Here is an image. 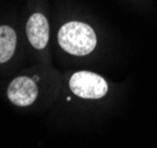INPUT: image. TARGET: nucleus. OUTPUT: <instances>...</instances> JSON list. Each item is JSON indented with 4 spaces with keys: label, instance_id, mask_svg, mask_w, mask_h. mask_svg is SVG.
I'll return each mask as SVG.
<instances>
[{
    "label": "nucleus",
    "instance_id": "nucleus-1",
    "mask_svg": "<svg viewBox=\"0 0 157 148\" xmlns=\"http://www.w3.org/2000/svg\"><path fill=\"white\" fill-rule=\"evenodd\" d=\"M58 43L67 54L85 56L94 51L97 38L90 25L79 22H70L60 27L58 32Z\"/></svg>",
    "mask_w": 157,
    "mask_h": 148
},
{
    "label": "nucleus",
    "instance_id": "nucleus-3",
    "mask_svg": "<svg viewBox=\"0 0 157 148\" xmlns=\"http://www.w3.org/2000/svg\"><path fill=\"white\" fill-rule=\"evenodd\" d=\"M10 101L18 107H27L36 101L38 89L34 81L29 77H17L13 79L7 89Z\"/></svg>",
    "mask_w": 157,
    "mask_h": 148
},
{
    "label": "nucleus",
    "instance_id": "nucleus-5",
    "mask_svg": "<svg viewBox=\"0 0 157 148\" xmlns=\"http://www.w3.org/2000/svg\"><path fill=\"white\" fill-rule=\"evenodd\" d=\"M17 45V34L7 25L0 26V63H5L12 58Z\"/></svg>",
    "mask_w": 157,
    "mask_h": 148
},
{
    "label": "nucleus",
    "instance_id": "nucleus-4",
    "mask_svg": "<svg viewBox=\"0 0 157 148\" xmlns=\"http://www.w3.org/2000/svg\"><path fill=\"white\" fill-rule=\"evenodd\" d=\"M26 33L29 42L37 50H41L48 42V23L45 16L34 13L26 24Z\"/></svg>",
    "mask_w": 157,
    "mask_h": 148
},
{
    "label": "nucleus",
    "instance_id": "nucleus-2",
    "mask_svg": "<svg viewBox=\"0 0 157 148\" xmlns=\"http://www.w3.org/2000/svg\"><path fill=\"white\" fill-rule=\"evenodd\" d=\"M72 93L82 98L98 100L108 93V83L99 75L90 71H79L70 79Z\"/></svg>",
    "mask_w": 157,
    "mask_h": 148
}]
</instances>
